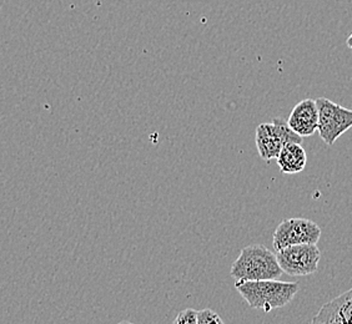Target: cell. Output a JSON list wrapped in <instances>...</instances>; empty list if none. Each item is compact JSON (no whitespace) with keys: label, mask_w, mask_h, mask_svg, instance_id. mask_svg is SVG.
<instances>
[{"label":"cell","mask_w":352,"mask_h":324,"mask_svg":"<svg viewBox=\"0 0 352 324\" xmlns=\"http://www.w3.org/2000/svg\"><path fill=\"white\" fill-rule=\"evenodd\" d=\"M312 323L352 324V288L324 304Z\"/></svg>","instance_id":"52a82bcc"},{"label":"cell","mask_w":352,"mask_h":324,"mask_svg":"<svg viewBox=\"0 0 352 324\" xmlns=\"http://www.w3.org/2000/svg\"><path fill=\"white\" fill-rule=\"evenodd\" d=\"M320 237L321 229L318 223L307 218H287L276 227L272 244L278 251L294 244L318 243Z\"/></svg>","instance_id":"8992f818"},{"label":"cell","mask_w":352,"mask_h":324,"mask_svg":"<svg viewBox=\"0 0 352 324\" xmlns=\"http://www.w3.org/2000/svg\"><path fill=\"white\" fill-rule=\"evenodd\" d=\"M276 161L283 174L292 175V174H298L305 169L307 155L301 143L289 142L280 151V154L276 157Z\"/></svg>","instance_id":"9c48e42d"},{"label":"cell","mask_w":352,"mask_h":324,"mask_svg":"<svg viewBox=\"0 0 352 324\" xmlns=\"http://www.w3.org/2000/svg\"><path fill=\"white\" fill-rule=\"evenodd\" d=\"M346 45L350 47V49H352V34L347 38V40H346Z\"/></svg>","instance_id":"7c38bea8"},{"label":"cell","mask_w":352,"mask_h":324,"mask_svg":"<svg viewBox=\"0 0 352 324\" xmlns=\"http://www.w3.org/2000/svg\"><path fill=\"white\" fill-rule=\"evenodd\" d=\"M284 275L278 264L276 253L263 244H251L244 247L232 264L230 276L236 284L245 281L278 279Z\"/></svg>","instance_id":"7a4b0ae2"},{"label":"cell","mask_w":352,"mask_h":324,"mask_svg":"<svg viewBox=\"0 0 352 324\" xmlns=\"http://www.w3.org/2000/svg\"><path fill=\"white\" fill-rule=\"evenodd\" d=\"M235 287L251 308L265 312L287 305L298 292V282H283L278 279L245 281L235 284Z\"/></svg>","instance_id":"6da1fadb"},{"label":"cell","mask_w":352,"mask_h":324,"mask_svg":"<svg viewBox=\"0 0 352 324\" xmlns=\"http://www.w3.org/2000/svg\"><path fill=\"white\" fill-rule=\"evenodd\" d=\"M174 324H197V312L195 310H184L180 312L175 319H174Z\"/></svg>","instance_id":"8fae6325"},{"label":"cell","mask_w":352,"mask_h":324,"mask_svg":"<svg viewBox=\"0 0 352 324\" xmlns=\"http://www.w3.org/2000/svg\"><path fill=\"white\" fill-rule=\"evenodd\" d=\"M223 324V319L217 314V312L211 310H203L197 312V324Z\"/></svg>","instance_id":"30bf717a"},{"label":"cell","mask_w":352,"mask_h":324,"mask_svg":"<svg viewBox=\"0 0 352 324\" xmlns=\"http://www.w3.org/2000/svg\"><path fill=\"white\" fill-rule=\"evenodd\" d=\"M289 126L300 136H312L318 131V108L316 100L305 99L292 108Z\"/></svg>","instance_id":"ba28073f"},{"label":"cell","mask_w":352,"mask_h":324,"mask_svg":"<svg viewBox=\"0 0 352 324\" xmlns=\"http://www.w3.org/2000/svg\"><path fill=\"white\" fill-rule=\"evenodd\" d=\"M256 148L258 155L266 162L276 159L281 149L289 142L302 143V136L296 134L287 121L274 119L270 124H260L256 128Z\"/></svg>","instance_id":"3957f363"},{"label":"cell","mask_w":352,"mask_h":324,"mask_svg":"<svg viewBox=\"0 0 352 324\" xmlns=\"http://www.w3.org/2000/svg\"><path fill=\"white\" fill-rule=\"evenodd\" d=\"M316 105L318 108V135L326 145L331 146L352 128V110L326 97H318Z\"/></svg>","instance_id":"277c9868"},{"label":"cell","mask_w":352,"mask_h":324,"mask_svg":"<svg viewBox=\"0 0 352 324\" xmlns=\"http://www.w3.org/2000/svg\"><path fill=\"white\" fill-rule=\"evenodd\" d=\"M278 264L289 276H310L318 268L321 251L316 243L287 246L276 251Z\"/></svg>","instance_id":"5b68a950"}]
</instances>
